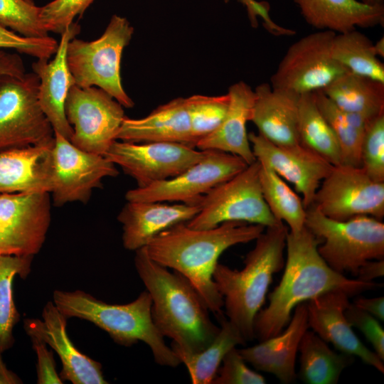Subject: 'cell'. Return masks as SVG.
Segmentation results:
<instances>
[{
	"label": "cell",
	"mask_w": 384,
	"mask_h": 384,
	"mask_svg": "<svg viewBox=\"0 0 384 384\" xmlns=\"http://www.w3.org/2000/svg\"><path fill=\"white\" fill-rule=\"evenodd\" d=\"M321 239L305 226L287 235V260L278 285L269 294V304L254 321V336L260 341L280 334L294 308L323 293L342 290L349 296L374 289L380 284L348 279L333 270L318 252Z\"/></svg>",
	"instance_id": "obj_1"
},
{
	"label": "cell",
	"mask_w": 384,
	"mask_h": 384,
	"mask_svg": "<svg viewBox=\"0 0 384 384\" xmlns=\"http://www.w3.org/2000/svg\"><path fill=\"white\" fill-rule=\"evenodd\" d=\"M265 229L239 221L208 229H194L181 223L158 234L144 247L154 261L186 277L209 310L220 315L223 299L213 280L219 257L232 246L256 240Z\"/></svg>",
	"instance_id": "obj_2"
},
{
	"label": "cell",
	"mask_w": 384,
	"mask_h": 384,
	"mask_svg": "<svg viewBox=\"0 0 384 384\" xmlns=\"http://www.w3.org/2000/svg\"><path fill=\"white\" fill-rule=\"evenodd\" d=\"M134 265L151 297L152 321L164 337L172 339L171 348L194 353L207 347L220 327L191 282L154 261L145 247L135 250Z\"/></svg>",
	"instance_id": "obj_3"
},
{
	"label": "cell",
	"mask_w": 384,
	"mask_h": 384,
	"mask_svg": "<svg viewBox=\"0 0 384 384\" xmlns=\"http://www.w3.org/2000/svg\"><path fill=\"white\" fill-rule=\"evenodd\" d=\"M288 232L283 222L267 227L247 254L242 270L220 263L214 270L213 280L223 297L228 319L245 341L255 338V318L265 303L273 275L284 267Z\"/></svg>",
	"instance_id": "obj_4"
},
{
	"label": "cell",
	"mask_w": 384,
	"mask_h": 384,
	"mask_svg": "<svg viewBox=\"0 0 384 384\" xmlns=\"http://www.w3.org/2000/svg\"><path fill=\"white\" fill-rule=\"evenodd\" d=\"M53 302L68 319L76 317L88 321L106 331L117 344L130 347L138 341L144 342L160 366L174 368L181 364L152 321V301L146 290L129 303L113 304L81 290L56 289Z\"/></svg>",
	"instance_id": "obj_5"
},
{
	"label": "cell",
	"mask_w": 384,
	"mask_h": 384,
	"mask_svg": "<svg viewBox=\"0 0 384 384\" xmlns=\"http://www.w3.org/2000/svg\"><path fill=\"white\" fill-rule=\"evenodd\" d=\"M304 226L321 239L318 252L335 272L356 277L366 262L384 258V223L370 215L336 220L314 206L306 209Z\"/></svg>",
	"instance_id": "obj_6"
},
{
	"label": "cell",
	"mask_w": 384,
	"mask_h": 384,
	"mask_svg": "<svg viewBox=\"0 0 384 384\" xmlns=\"http://www.w3.org/2000/svg\"><path fill=\"white\" fill-rule=\"evenodd\" d=\"M133 33L128 20L114 14L97 39L73 38L68 46L67 61L75 85L99 87L122 107H133L134 103L124 90L120 75L122 55Z\"/></svg>",
	"instance_id": "obj_7"
},
{
	"label": "cell",
	"mask_w": 384,
	"mask_h": 384,
	"mask_svg": "<svg viewBox=\"0 0 384 384\" xmlns=\"http://www.w3.org/2000/svg\"><path fill=\"white\" fill-rule=\"evenodd\" d=\"M256 159L242 171L211 188L200 199L199 212L186 225L208 229L230 221L271 227L280 223L267 207L260 181Z\"/></svg>",
	"instance_id": "obj_8"
},
{
	"label": "cell",
	"mask_w": 384,
	"mask_h": 384,
	"mask_svg": "<svg viewBox=\"0 0 384 384\" xmlns=\"http://www.w3.org/2000/svg\"><path fill=\"white\" fill-rule=\"evenodd\" d=\"M33 72L0 80V151L27 146L53 148L55 132L39 104Z\"/></svg>",
	"instance_id": "obj_9"
},
{
	"label": "cell",
	"mask_w": 384,
	"mask_h": 384,
	"mask_svg": "<svg viewBox=\"0 0 384 384\" xmlns=\"http://www.w3.org/2000/svg\"><path fill=\"white\" fill-rule=\"evenodd\" d=\"M335 35L331 31H319L294 42L272 75L271 86L301 95L322 91L347 73L331 56Z\"/></svg>",
	"instance_id": "obj_10"
},
{
	"label": "cell",
	"mask_w": 384,
	"mask_h": 384,
	"mask_svg": "<svg viewBox=\"0 0 384 384\" xmlns=\"http://www.w3.org/2000/svg\"><path fill=\"white\" fill-rule=\"evenodd\" d=\"M65 111L73 129L70 142L83 151L103 156L117 140L125 118L123 107L97 87L74 85L68 94Z\"/></svg>",
	"instance_id": "obj_11"
},
{
	"label": "cell",
	"mask_w": 384,
	"mask_h": 384,
	"mask_svg": "<svg viewBox=\"0 0 384 384\" xmlns=\"http://www.w3.org/2000/svg\"><path fill=\"white\" fill-rule=\"evenodd\" d=\"M311 206L336 220L358 215L383 220L384 182L372 180L361 167L335 165L321 181Z\"/></svg>",
	"instance_id": "obj_12"
},
{
	"label": "cell",
	"mask_w": 384,
	"mask_h": 384,
	"mask_svg": "<svg viewBox=\"0 0 384 384\" xmlns=\"http://www.w3.org/2000/svg\"><path fill=\"white\" fill-rule=\"evenodd\" d=\"M247 165L236 155L204 150L202 159L181 174L146 187L130 189L125 198L127 201L198 203L211 188L232 178Z\"/></svg>",
	"instance_id": "obj_13"
},
{
	"label": "cell",
	"mask_w": 384,
	"mask_h": 384,
	"mask_svg": "<svg viewBox=\"0 0 384 384\" xmlns=\"http://www.w3.org/2000/svg\"><path fill=\"white\" fill-rule=\"evenodd\" d=\"M50 193H0V255L33 256L48 231Z\"/></svg>",
	"instance_id": "obj_14"
},
{
	"label": "cell",
	"mask_w": 384,
	"mask_h": 384,
	"mask_svg": "<svg viewBox=\"0 0 384 384\" xmlns=\"http://www.w3.org/2000/svg\"><path fill=\"white\" fill-rule=\"evenodd\" d=\"M104 156L143 188L181 174L201 161L204 151L174 142L116 140Z\"/></svg>",
	"instance_id": "obj_15"
},
{
	"label": "cell",
	"mask_w": 384,
	"mask_h": 384,
	"mask_svg": "<svg viewBox=\"0 0 384 384\" xmlns=\"http://www.w3.org/2000/svg\"><path fill=\"white\" fill-rule=\"evenodd\" d=\"M53 161L50 193L53 204L58 207L69 202L86 203L92 190L102 188L103 178L119 174L116 165L105 156L83 151L56 132Z\"/></svg>",
	"instance_id": "obj_16"
},
{
	"label": "cell",
	"mask_w": 384,
	"mask_h": 384,
	"mask_svg": "<svg viewBox=\"0 0 384 384\" xmlns=\"http://www.w3.org/2000/svg\"><path fill=\"white\" fill-rule=\"evenodd\" d=\"M248 139L256 159L292 183L302 195L306 209L311 206L321 181L334 165L301 144L279 146L254 132L248 134Z\"/></svg>",
	"instance_id": "obj_17"
},
{
	"label": "cell",
	"mask_w": 384,
	"mask_h": 384,
	"mask_svg": "<svg viewBox=\"0 0 384 384\" xmlns=\"http://www.w3.org/2000/svg\"><path fill=\"white\" fill-rule=\"evenodd\" d=\"M42 319L23 320L25 332L31 338H38L51 347L62 363L60 376L73 384H107L102 365L80 351L74 346L67 332L68 319L53 302L44 306Z\"/></svg>",
	"instance_id": "obj_18"
},
{
	"label": "cell",
	"mask_w": 384,
	"mask_h": 384,
	"mask_svg": "<svg viewBox=\"0 0 384 384\" xmlns=\"http://www.w3.org/2000/svg\"><path fill=\"white\" fill-rule=\"evenodd\" d=\"M349 297L346 292L337 289L306 302L309 327L338 351L358 357L383 373V361L361 341L345 316Z\"/></svg>",
	"instance_id": "obj_19"
},
{
	"label": "cell",
	"mask_w": 384,
	"mask_h": 384,
	"mask_svg": "<svg viewBox=\"0 0 384 384\" xmlns=\"http://www.w3.org/2000/svg\"><path fill=\"white\" fill-rule=\"evenodd\" d=\"M80 27L73 22L60 34L58 48L51 60L37 59L32 64L33 73L39 78L38 97L44 114L54 132L70 139L73 129L65 111V101L70 88L75 85L68 68L67 48L69 42L80 33Z\"/></svg>",
	"instance_id": "obj_20"
},
{
	"label": "cell",
	"mask_w": 384,
	"mask_h": 384,
	"mask_svg": "<svg viewBox=\"0 0 384 384\" xmlns=\"http://www.w3.org/2000/svg\"><path fill=\"white\" fill-rule=\"evenodd\" d=\"M199 210V203L127 201L117 216L122 225L123 246L133 251L144 247L158 234L188 222Z\"/></svg>",
	"instance_id": "obj_21"
},
{
	"label": "cell",
	"mask_w": 384,
	"mask_h": 384,
	"mask_svg": "<svg viewBox=\"0 0 384 384\" xmlns=\"http://www.w3.org/2000/svg\"><path fill=\"white\" fill-rule=\"evenodd\" d=\"M309 329L306 304L304 302L294 308L289 324L280 334L238 351L256 370L274 375L282 383H292L297 378L295 363L299 345Z\"/></svg>",
	"instance_id": "obj_22"
},
{
	"label": "cell",
	"mask_w": 384,
	"mask_h": 384,
	"mask_svg": "<svg viewBox=\"0 0 384 384\" xmlns=\"http://www.w3.org/2000/svg\"><path fill=\"white\" fill-rule=\"evenodd\" d=\"M53 148L27 146L0 151V193H50Z\"/></svg>",
	"instance_id": "obj_23"
},
{
	"label": "cell",
	"mask_w": 384,
	"mask_h": 384,
	"mask_svg": "<svg viewBox=\"0 0 384 384\" xmlns=\"http://www.w3.org/2000/svg\"><path fill=\"white\" fill-rule=\"evenodd\" d=\"M256 95L251 122L258 133L279 146L299 144L298 110L299 96L273 88L264 82L255 90Z\"/></svg>",
	"instance_id": "obj_24"
},
{
	"label": "cell",
	"mask_w": 384,
	"mask_h": 384,
	"mask_svg": "<svg viewBox=\"0 0 384 384\" xmlns=\"http://www.w3.org/2000/svg\"><path fill=\"white\" fill-rule=\"evenodd\" d=\"M229 107L219 127L200 140L199 150H218L242 158L248 165L256 161L247 132L256 98L255 90L247 83L238 82L229 87Z\"/></svg>",
	"instance_id": "obj_25"
},
{
	"label": "cell",
	"mask_w": 384,
	"mask_h": 384,
	"mask_svg": "<svg viewBox=\"0 0 384 384\" xmlns=\"http://www.w3.org/2000/svg\"><path fill=\"white\" fill-rule=\"evenodd\" d=\"M117 140L135 143L174 142L193 147L186 99H174L143 118L125 117Z\"/></svg>",
	"instance_id": "obj_26"
},
{
	"label": "cell",
	"mask_w": 384,
	"mask_h": 384,
	"mask_svg": "<svg viewBox=\"0 0 384 384\" xmlns=\"http://www.w3.org/2000/svg\"><path fill=\"white\" fill-rule=\"evenodd\" d=\"M305 21L319 31L336 33L384 23V6L360 0H294Z\"/></svg>",
	"instance_id": "obj_27"
},
{
	"label": "cell",
	"mask_w": 384,
	"mask_h": 384,
	"mask_svg": "<svg viewBox=\"0 0 384 384\" xmlns=\"http://www.w3.org/2000/svg\"><path fill=\"white\" fill-rule=\"evenodd\" d=\"M340 110L373 120L384 114V83L347 72L322 90Z\"/></svg>",
	"instance_id": "obj_28"
},
{
	"label": "cell",
	"mask_w": 384,
	"mask_h": 384,
	"mask_svg": "<svg viewBox=\"0 0 384 384\" xmlns=\"http://www.w3.org/2000/svg\"><path fill=\"white\" fill-rule=\"evenodd\" d=\"M298 351L299 377L307 384H336L343 370L354 360L351 355L332 350L325 341L309 329L300 341Z\"/></svg>",
	"instance_id": "obj_29"
},
{
	"label": "cell",
	"mask_w": 384,
	"mask_h": 384,
	"mask_svg": "<svg viewBox=\"0 0 384 384\" xmlns=\"http://www.w3.org/2000/svg\"><path fill=\"white\" fill-rule=\"evenodd\" d=\"M218 316L220 331L203 350L188 353L171 348L181 363L187 368L193 384H211L225 354L231 348L246 343L235 326L222 314Z\"/></svg>",
	"instance_id": "obj_30"
},
{
	"label": "cell",
	"mask_w": 384,
	"mask_h": 384,
	"mask_svg": "<svg viewBox=\"0 0 384 384\" xmlns=\"http://www.w3.org/2000/svg\"><path fill=\"white\" fill-rule=\"evenodd\" d=\"M298 134L299 143L302 146L334 166L341 164L337 139L317 106L314 92L299 96Z\"/></svg>",
	"instance_id": "obj_31"
},
{
	"label": "cell",
	"mask_w": 384,
	"mask_h": 384,
	"mask_svg": "<svg viewBox=\"0 0 384 384\" xmlns=\"http://www.w3.org/2000/svg\"><path fill=\"white\" fill-rule=\"evenodd\" d=\"M317 106L331 127L339 145L341 164L361 167V149L365 132L373 120L337 107L322 91L314 92Z\"/></svg>",
	"instance_id": "obj_32"
},
{
	"label": "cell",
	"mask_w": 384,
	"mask_h": 384,
	"mask_svg": "<svg viewBox=\"0 0 384 384\" xmlns=\"http://www.w3.org/2000/svg\"><path fill=\"white\" fill-rule=\"evenodd\" d=\"M332 58L348 72L384 83V64L375 55L373 43L356 29L336 33Z\"/></svg>",
	"instance_id": "obj_33"
},
{
	"label": "cell",
	"mask_w": 384,
	"mask_h": 384,
	"mask_svg": "<svg viewBox=\"0 0 384 384\" xmlns=\"http://www.w3.org/2000/svg\"><path fill=\"white\" fill-rule=\"evenodd\" d=\"M259 163L262 193L270 212L277 220L285 222L290 232L300 231L306 215L302 199L271 167Z\"/></svg>",
	"instance_id": "obj_34"
},
{
	"label": "cell",
	"mask_w": 384,
	"mask_h": 384,
	"mask_svg": "<svg viewBox=\"0 0 384 384\" xmlns=\"http://www.w3.org/2000/svg\"><path fill=\"white\" fill-rule=\"evenodd\" d=\"M33 259V256L0 255V353L13 347V330L21 319L14 298V280L16 276L26 279Z\"/></svg>",
	"instance_id": "obj_35"
},
{
	"label": "cell",
	"mask_w": 384,
	"mask_h": 384,
	"mask_svg": "<svg viewBox=\"0 0 384 384\" xmlns=\"http://www.w3.org/2000/svg\"><path fill=\"white\" fill-rule=\"evenodd\" d=\"M186 99L192 145L215 132L223 121L230 103L228 93L218 96L195 95Z\"/></svg>",
	"instance_id": "obj_36"
},
{
	"label": "cell",
	"mask_w": 384,
	"mask_h": 384,
	"mask_svg": "<svg viewBox=\"0 0 384 384\" xmlns=\"http://www.w3.org/2000/svg\"><path fill=\"white\" fill-rule=\"evenodd\" d=\"M40 11L33 0H0V23L25 37H46Z\"/></svg>",
	"instance_id": "obj_37"
},
{
	"label": "cell",
	"mask_w": 384,
	"mask_h": 384,
	"mask_svg": "<svg viewBox=\"0 0 384 384\" xmlns=\"http://www.w3.org/2000/svg\"><path fill=\"white\" fill-rule=\"evenodd\" d=\"M361 167L372 180L384 182V114L375 118L365 132Z\"/></svg>",
	"instance_id": "obj_38"
},
{
	"label": "cell",
	"mask_w": 384,
	"mask_h": 384,
	"mask_svg": "<svg viewBox=\"0 0 384 384\" xmlns=\"http://www.w3.org/2000/svg\"><path fill=\"white\" fill-rule=\"evenodd\" d=\"M93 1L53 0L41 7V23L48 33L62 34L77 16L83 14Z\"/></svg>",
	"instance_id": "obj_39"
},
{
	"label": "cell",
	"mask_w": 384,
	"mask_h": 384,
	"mask_svg": "<svg viewBox=\"0 0 384 384\" xmlns=\"http://www.w3.org/2000/svg\"><path fill=\"white\" fill-rule=\"evenodd\" d=\"M58 43L50 36L25 37L0 23V50L12 49L17 53L36 58L50 59L55 54Z\"/></svg>",
	"instance_id": "obj_40"
},
{
	"label": "cell",
	"mask_w": 384,
	"mask_h": 384,
	"mask_svg": "<svg viewBox=\"0 0 384 384\" xmlns=\"http://www.w3.org/2000/svg\"><path fill=\"white\" fill-rule=\"evenodd\" d=\"M236 347L231 348L223 358L211 384H265V378L246 364Z\"/></svg>",
	"instance_id": "obj_41"
},
{
	"label": "cell",
	"mask_w": 384,
	"mask_h": 384,
	"mask_svg": "<svg viewBox=\"0 0 384 384\" xmlns=\"http://www.w3.org/2000/svg\"><path fill=\"white\" fill-rule=\"evenodd\" d=\"M345 316L351 326L357 328L372 345L374 352L384 360V330L378 319L350 303L345 310Z\"/></svg>",
	"instance_id": "obj_42"
},
{
	"label": "cell",
	"mask_w": 384,
	"mask_h": 384,
	"mask_svg": "<svg viewBox=\"0 0 384 384\" xmlns=\"http://www.w3.org/2000/svg\"><path fill=\"white\" fill-rule=\"evenodd\" d=\"M32 348L37 356L36 373L38 384H62L63 380L56 370L53 351L43 341L31 337Z\"/></svg>",
	"instance_id": "obj_43"
},
{
	"label": "cell",
	"mask_w": 384,
	"mask_h": 384,
	"mask_svg": "<svg viewBox=\"0 0 384 384\" xmlns=\"http://www.w3.org/2000/svg\"><path fill=\"white\" fill-rule=\"evenodd\" d=\"M230 0H224L228 3ZM245 6L251 26L256 28L258 26V18H262V23L267 31L274 36H292L294 33V30L284 28L270 18V4L267 1H258L257 0H238Z\"/></svg>",
	"instance_id": "obj_44"
},
{
	"label": "cell",
	"mask_w": 384,
	"mask_h": 384,
	"mask_svg": "<svg viewBox=\"0 0 384 384\" xmlns=\"http://www.w3.org/2000/svg\"><path fill=\"white\" fill-rule=\"evenodd\" d=\"M26 73L22 58L18 53L0 50V80L6 76L21 77Z\"/></svg>",
	"instance_id": "obj_45"
},
{
	"label": "cell",
	"mask_w": 384,
	"mask_h": 384,
	"mask_svg": "<svg viewBox=\"0 0 384 384\" xmlns=\"http://www.w3.org/2000/svg\"><path fill=\"white\" fill-rule=\"evenodd\" d=\"M384 275V260H373L366 262L358 270L357 279L370 282L374 279L383 277Z\"/></svg>",
	"instance_id": "obj_46"
},
{
	"label": "cell",
	"mask_w": 384,
	"mask_h": 384,
	"mask_svg": "<svg viewBox=\"0 0 384 384\" xmlns=\"http://www.w3.org/2000/svg\"><path fill=\"white\" fill-rule=\"evenodd\" d=\"M353 304L369 313L377 319L384 320V297L364 298L358 297Z\"/></svg>",
	"instance_id": "obj_47"
},
{
	"label": "cell",
	"mask_w": 384,
	"mask_h": 384,
	"mask_svg": "<svg viewBox=\"0 0 384 384\" xmlns=\"http://www.w3.org/2000/svg\"><path fill=\"white\" fill-rule=\"evenodd\" d=\"M22 380L14 372L9 370L0 353V384H21Z\"/></svg>",
	"instance_id": "obj_48"
},
{
	"label": "cell",
	"mask_w": 384,
	"mask_h": 384,
	"mask_svg": "<svg viewBox=\"0 0 384 384\" xmlns=\"http://www.w3.org/2000/svg\"><path fill=\"white\" fill-rule=\"evenodd\" d=\"M373 48L375 53V55L378 58L384 57V38H380L375 43H373Z\"/></svg>",
	"instance_id": "obj_49"
},
{
	"label": "cell",
	"mask_w": 384,
	"mask_h": 384,
	"mask_svg": "<svg viewBox=\"0 0 384 384\" xmlns=\"http://www.w3.org/2000/svg\"><path fill=\"white\" fill-rule=\"evenodd\" d=\"M364 4H368V5H382L383 4L384 0H360Z\"/></svg>",
	"instance_id": "obj_50"
}]
</instances>
